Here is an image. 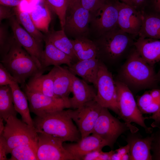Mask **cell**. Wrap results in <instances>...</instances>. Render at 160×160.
<instances>
[{"label": "cell", "mask_w": 160, "mask_h": 160, "mask_svg": "<svg viewBox=\"0 0 160 160\" xmlns=\"http://www.w3.org/2000/svg\"><path fill=\"white\" fill-rule=\"evenodd\" d=\"M96 89L94 100L102 107L111 110L119 117L115 80L105 64L99 60Z\"/></svg>", "instance_id": "cell-8"}, {"label": "cell", "mask_w": 160, "mask_h": 160, "mask_svg": "<svg viewBox=\"0 0 160 160\" xmlns=\"http://www.w3.org/2000/svg\"><path fill=\"white\" fill-rule=\"evenodd\" d=\"M38 148L31 145L20 146L13 149L10 153V160H38Z\"/></svg>", "instance_id": "cell-31"}, {"label": "cell", "mask_w": 160, "mask_h": 160, "mask_svg": "<svg viewBox=\"0 0 160 160\" xmlns=\"http://www.w3.org/2000/svg\"><path fill=\"white\" fill-rule=\"evenodd\" d=\"M22 0H0L1 5L9 7H18Z\"/></svg>", "instance_id": "cell-43"}, {"label": "cell", "mask_w": 160, "mask_h": 160, "mask_svg": "<svg viewBox=\"0 0 160 160\" xmlns=\"http://www.w3.org/2000/svg\"><path fill=\"white\" fill-rule=\"evenodd\" d=\"M15 9L16 18L19 23L38 43L42 44L45 36L36 27L29 13L22 10L18 7Z\"/></svg>", "instance_id": "cell-30"}, {"label": "cell", "mask_w": 160, "mask_h": 160, "mask_svg": "<svg viewBox=\"0 0 160 160\" xmlns=\"http://www.w3.org/2000/svg\"><path fill=\"white\" fill-rule=\"evenodd\" d=\"M129 146L127 144L124 146H121L114 151L111 160H130Z\"/></svg>", "instance_id": "cell-38"}, {"label": "cell", "mask_w": 160, "mask_h": 160, "mask_svg": "<svg viewBox=\"0 0 160 160\" xmlns=\"http://www.w3.org/2000/svg\"><path fill=\"white\" fill-rule=\"evenodd\" d=\"M49 72L53 78L55 94L64 100L68 108H70L69 95L71 92L72 73L67 67L60 65L54 66Z\"/></svg>", "instance_id": "cell-17"}, {"label": "cell", "mask_w": 160, "mask_h": 160, "mask_svg": "<svg viewBox=\"0 0 160 160\" xmlns=\"http://www.w3.org/2000/svg\"><path fill=\"white\" fill-rule=\"evenodd\" d=\"M154 4L156 9L160 12V0H154Z\"/></svg>", "instance_id": "cell-47"}, {"label": "cell", "mask_w": 160, "mask_h": 160, "mask_svg": "<svg viewBox=\"0 0 160 160\" xmlns=\"http://www.w3.org/2000/svg\"><path fill=\"white\" fill-rule=\"evenodd\" d=\"M7 141L2 135H0V160H6L7 153Z\"/></svg>", "instance_id": "cell-41"}, {"label": "cell", "mask_w": 160, "mask_h": 160, "mask_svg": "<svg viewBox=\"0 0 160 160\" xmlns=\"http://www.w3.org/2000/svg\"><path fill=\"white\" fill-rule=\"evenodd\" d=\"M46 34L44 40H47L51 42L71 57L75 63L79 60L75 55L71 40L68 38L64 30L55 31L52 29Z\"/></svg>", "instance_id": "cell-25"}, {"label": "cell", "mask_w": 160, "mask_h": 160, "mask_svg": "<svg viewBox=\"0 0 160 160\" xmlns=\"http://www.w3.org/2000/svg\"><path fill=\"white\" fill-rule=\"evenodd\" d=\"M50 10L57 16L62 29L64 30L66 12L68 6V0H43Z\"/></svg>", "instance_id": "cell-32"}, {"label": "cell", "mask_w": 160, "mask_h": 160, "mask_svg": "<svg viewBox=\"0 0 160 160\" xmlns=\"http://www.w3.org/2000/svg\"><path fill=\"white\" fill-rule=\"evenodd\" d=\"M51 10L45 3L37 5L29 14L36 27L40 31L46 33L49 32V28L51 20Z\"/></svg>", "instance_id": "cell-27"}, {"label": "cell", "mask_w": 160, "mask_h": 160, "mask_svg": "<svg viewBox=\"0 0 160 160\" xmlns=\"http://www.w3.org/2000/svg\"><path fill=\"white\" fill-rule=\"evenodd\" d=\"M90 12L80 4L67 10L64 30L75 39L86 37L89 32Z\"/></svg>", "instance_id": "cell-12"}, {"label": "cell", "mask_w": 160, "mask_h": 160, "mask_svg": "<svg viewBox=\"0 0 160 160\" xmlns=\"http://www.w3.org/2000/svg\"><path fill=\"white\" fill-rule=\"evenodd\" d=\"M117 79L137 89L154 87L159 82L153 66L142 58L134 46L120 69Z\"/></svg>", "instance_id": "cell-1"}, {"label": "cell", "mask_w": 160, "mask_h": 160, "mask_svg": "<svg viewBox=\"0 0 160 160\" xmlns=\"http://www.w3.org/2000/svg\"><path fill=\"white\" fill-rule=\"evenodd\" d=\"M23 91L29 103L30 112L36 116L68 108L65 102L61 98L51 97L24 90Z\"/></svg>", "instance_id": "cell-14"}, {"label": "cell", "mask_w": 160, "mask_h": 160, "mask_svg": "<svg viewBox=\"0 0 160 160\" xmlns=\"http://www.w3.org/2000/svg\"><path fill=\"white\" fill-rule=\"evenodd\" d=\"M154 128L157 129L151 133L152 160H160V123Z\"/></svg>", "instance_id": "cell-33"}, {"label": "cell", "mask_w": 160, "mask_h": 160, "mask_svg": "<svg viewBox=\"0 0 160 160\" xmlns=\"http://www.w3.org/2000/svg\"><path fill=\"white\" fill-rule=\"evenodd\" d=\"M90 14L91 28L97 37L119 27L118 10L116 2L113 4L107 1L100 8Z\"/></svg>", "instance_id": "cell-10"}, {"label": "cell", "mask_w": 160, "mask_h": 160, "mask_svg": "<svg viewBox=\"0 0 160 160\" xmlns=\"http://www.w3.org/2000/svg\"><path fill=\"white\" fill-rule=\"evenodd\" d=\"M5 121L6 124L2 135L7 143L8 154L20 146L30 145L38 148V134L34 127L16 116L11 115Z\"/></svg>", "instance_id": "cell-5"}, {"label": "cell", "mask_w": 160, "mask_h": 160, "mask_svg": "<svg viewBox=\"0 0 160 160\" xmlns=\"http://www.w3.org/2000/svg\"><path fill=\"white\" fill-rule=\"evenodd\" d=\"M133 6L136 7L139 6L143 4L145 0H129Z\"/></svg>", "instance_id": "cell-46"}, {"label": "cell", "mask_w": 160, "mask_h": 160, "mask_svg": "<svg viewBox=\"0 0 160 160\" xmlns=\"http://www.w3.org/2000/svg\"><path fill=\"white\" fill-rule=\"evenodd\" d=\"M121 1L124 3H125L127 4L130 5L132 6L133 5L131 2L129 0H119Z\"/></svg>", "instance_id": "cell-49"}, {"label": "cell", "mask_w": 160, "mask_h": 160, "mask_svg": "<svg viewBox=\"0 0 160 160\" xmlns=\"http://www.w3.org/2000/svg\"><path fill=\"white\" fill-rule=\"evenodd\" d=\"M139 37L160 39V16L144 14Z\"/></svg>", "instance_id": "cell-28"}, {"label": "cell", "mask_w": 160, "mask_h": 160, "mask_svg": "<svg viewBox=\"0 0 160 160\" xmlns=\"http://www.w3.org/2000/svg\"><path fill=\"white\" fill-rule=\"evenodd\" d=\"M33 120L37 133H43L59 137L65 142H77L81 139L80 132L74 124L68 110L36 116Z\"/></svg>", "instance_id": "cell-3"}, {"label": "cell", "mask_w": 160, "mask_h": 160, "mask_svg": "<svg viewBox=\"0 0 160 160\" xmlns=\"http://www.w3.org/2000/svg\"><path fill=\"white\" fill-rule=\"evenodd\" d=\"M17 112L13 102L12 91L9 85L0 87V117L4 121L11 115L16 116Z\"/></svg>", "instance_id": "cell-29"}, {"label": "cell", "mask_w": 160, "mask_h": 160, "mask_svg": "<svg viewBox=\"0 0 160 160\" xmlns=\"http://www.w3.org/2000/svg\"><path fill=\"white\" fill-rule=\"evenodd\" d=\"M72 76L71 92L73 96L69 97V101L70 108L75 109L86 103L94 100L97 90L93 85H89L84 80L79 79L72 73Z\"/></svg>", "instance_id": "cell-19"}, {"label": "cell", "mask_w": 160, "mask_h": 160, "mask_svg": "<svg viewBox=\"0 0 160 160\" xmlns=\"http://www.w3.org/2000/svg\"><path fill=\"white\" fill-rule=\"evenodd\" d=\"M68 6L67 10L71 9L81 4V0H68Z\"/></svg>", "instance_id": "cell-45"}, {"label": "cell", "mask_w": 160, "mask_h": 160, "mask_svg": "<svg viewBox=\"0 0 160 160\" xmlns=\"http://www.w3.org/2000/svg\"><path fill=\"white\" fill-rule=\"evenodd\" d=\"M99 60L94 58L78 61L67 68L75 75L81 77L87 83H92L96 89Z\"/></svg>", "instance_id": "cell-20"}, {"label": "cell", "mask_w": 160, "mask_h": 160, "mask_svg": "<svg viewBox=\"0 0 160 160\" xmlns=\"http://www.w3.org/2000/svg\"><path fill=\"white\" fill-rule=\"evenodd\" d=\"M4 120L3 118L0 117V135L2 134L5 127L3 123Z\"/></svg>", "instance_id": "cell-48"}, {"label": "cell", "mask_w": 160, "mask_h": 160, "mask_svg": "<svg viewBox=\"0 0 160 160\" xmlns=\"http://www.w3.org/2000/svg\"><path fill=\"white\" fill-rule=\"evenodd\" d=\"M148 119H152L153 121L151 124V126L153 128L155 127L160 123V107L159 110L156 112L153 113Z\"/></svg>", "instance_id": "cell-44"}, {"label": "cell", "mask_w": 160, "mask_h": 160, "mask_svg": "<svg viewBox=\"0 0 160 160\" xmlns=\"http://www.w3.org/2000/svg\"><path fill=\"white\" fill-rule=\"evenodd\" d=\"M102 108L94 100L77 109H68L70 116L78 127L81 139L92 133Z\"/></svg>", "instance_id": "cell-11"}, {"label": "cell", "mask_w": 160, "mask_h": 160, "mask_svg": "<svg viewBox=\"0 0 160 160\" xmlns=\"http://www.w3.org/2000/svg\"><path fill=\"white\" fill-rule=\"evenodd\" d=\"M64 148L78 160L87 154L95 150H102L107 143L98 136L92 134L77 142L63 143Z\"/></svg>", "instance_id": "cell-18"}, {"label": "cell", "mask_w": 160, "mask_h": 160, "mask_svg": "<svg viewBox=\"0 0 160 160\" xmlns=\"http://www.w3.org/2000/svg\"><path fill=\"white\" fill-rule=\"evenodd\" d=\"M37 155L39 160H78L63 147L62 139L38 132Z\"/></svg>", "instance_id": "cell-9"}, {"label": "cell", "mask_w": 160, "mask_h": 160, "mask_svg": "<svg viewBox=\"0 0 160 160\" xmlns=\"http://www.w3.org/2000/svg\"><path fill=\"white\" fill-rule=\"evenodd\" d=\"M0 62L22 87L27 79L43 73L46 70L42 68L13 36H12L9 50L0 57Z\"/></svg>", "instance_id": "cell-2"}, {"label": "cell", "mask_w": 160, "mask_h": 160, "mask_svg": "<svg viewBox=\"0 0 160 160\" xmlns=\"http://www.w3.org/2000/svg\"><path fill=\"white\" fill-rule=\"evenodd\" d=\"M15 82L16 81L14 78L1 63H0V86L9 85Z\"/></svg>", "instance_id": "cell-37"}, {"label": "cell", "mask_w": 160, "mask_h": 160, "mask_svg": "<svg viewBox=\"0 0 160 160\" xmlns=\"http://www.w3.org/2000/svg\"><path fill=\"white\" fill-rule=\"evenodd\" d=\"M157 77L158 81H160V68L158 72L157 73Z\"/></svg>", "instance_id": "cell-50"}, {"label": "cell", "mask_w": 160, "mask_h": 160, "mask_svg": "<svg viewBox=\"0 0 160 160\" xmlns=\"http://www.w3.org/2000/svg\"><path fill=\"white\" fill-rule=\"evenodd\" d=\"M115 81L119 117L126 123L133 122L137 124L143 128L146 133L151 134L153 128L147 127L145 122L148 117L143 116L129 87L119 80L116 79Z\"/></svg>", "instance_id": "cell-7"}, {"label": "cell", "mask_w": 160, "mask_h": 160, "mask_svg": "<svg viewBox=\"0 0 160 160\" xmlns=\"http://www.w3.org/2000/svg\"><path fill=\"white\" fill-rule=\"evenodd\" d=\"M12 37L9 36L7 27L0 23V57L5 54L9 49Z\"/></svg>", "instance_id": "cell-34"}, {"label": "cell", "mask_w": 160, "mask_h": 160, "mask_svg": "<svg viewBox=\"0 0 160 160\" xmlns=\"http://www.w3.org/2000/svg\"><path fill=\"white\" fill-rule=\"evenodd\" d=\"M116 3L118 10V24L124 32L131 35H138L143 23L144 13L135 7L122 2Z\"/></svg>", "instance_id": "cell-13"}, {"label": "cell", "mask_w": 160, "mask_h": 160, "mask_svg": "<svg viewBox=\"0 0 160 160\" xmlns=\"http://www.w3.org/2000/svg\"><path fill=\"white\" fill-rule=\"evenodd\" d=\"M9 85L12 90L13 102L16 110L21 115L23 121L34 127L33 120L30 114L28 100L25 93L21 89L18 83L16 82Z\"/></svg>", "instance_id": "cell-24"}, {"label": "cell", "mask_w": 160, "mask_h": 160, "mask_svg": "<svg viewBox=\"0 0 160 160\" xmlns=\"http://www.w3.org/2000/svg\"><path fill=\"white\" fill-rule=\"evenodd\" d=\"M11 7L1 5L0 6V22L3 20L9 19L15 16V9H12Z\"/></svg>", "instance_id": "cell-40"}, {"label": "cell", "mask_w": 160, "mask_h": 160, "mask_svg": "<svg viewBox=\"0 0 160 160\" xmlns=\"http://www.w3.org/2000/svg\"><path fill=\"white\" fill-rule=\"evenodd\" d=\"M45 48L41 58V65L42 68L47 70L50 65H60L66 64L70 66L75 63L70 56L61 51L49 41L44 39Z\"/></svg>", "instance_id": "cell-22"}, {"label": "cell", "mask_w": 160, "mask_h": 160, "mask_svg": "<svg viewBox=\"0 0 160 160\" xmlns=\"http://www.w3.org/2000/svg\"><path fill=\"white\" fill-rule=\"evenodd\" d=\"M114 151L103 152L102 150L93 151L84 156L81 159L83 160H111Z\"/></svg>", "instance_id": "cell-35"}, {"label": "cell", "mask_w": 160, "mask_h": 160, "mask_svg": "<svg viewBox=\"0 0 160 160\" xmlns=\"http://www.w3.org/2000/svg\"><path fill=\"white\" fill-rule=\"evenodd\" d=\"M134 46L137 52L148 63L154 66L160 61V39L139 37Z\"/></svg>", "instance_id": "cell-21"}, {"label": "cell", "mask_w": 160, "mask_h": 160, "mask_svg": "<svg viewBox=\"0 0 160 160\" xmlns=\"http://www.w3.org/2000/svg\"><path fill=\"white\" fill-rule=\"evenodd\" d=\"M38 74L29 78L28 83L22 87L23 90L54 98H59L54 93L53 79L50 73L47 74Z\"/></svg>", "instance_id": "cell-23"}, {"label": "cell", "mask_w": 160, "mask_h": 160, "mask_svg": "<svg viewBox=\"0 0 160 160\" xmlns=\"http://www.w3.org/2000/svg\"><path fill=\"white\" fill-rule=\"evenodd\" d=\"M139 130L131 123L121 122L113 116L108 108L103 107L92 134L99 136L107 143L108 146L113 148L121 134L128 131L135 132Z\"/></svg>", "instance_id": "cell-6"}, {"label": "cell", "mask_w": 160, "mask_h": 160, "mask_svg": "<svg viewBox=\"0 0 160 160\" xmlns=\"http://www.w3.org/2000/svg\"><path fill=\"white\" fill-rule=\"evenodd\" d=\"M131 36L118 27L97 37L94 41L96 57L104 63L117 62L129 54L133 47L135 41Z\"/></svg>", "instance_id": "cell-4"}, {"label": "cell", "mask_w": 160, "mask_h": 160, "mask_svg": "<svg viewBox=\"0 0 160 160\" xmlns=\"http://www.w3.org/2000/svg\"><path fill=\"white\" fill-rule=\"evenodd\" d=\"M107 0H81V4L90 12L94 11L103 6Z\"/></svg>", "instance_id": "cell-36"}, {"label": "cell", "mask_w": 160, "mask_h": 160, "mask_svg": "<svg viewBox=\"0 0 160 160\" xmlns=\"http://www.w3.org/2000/svg\"><path fill=\"white\" fill-rule=\"evenodd\" d=\"M153 101V100L150 92H147L138 97L137 100V105L141 112Z\"/></svg>", "instance_id": "cell-39"}, {"label": "cell", "mask_w": 160, "mask_h": 160, "mask_svg": "<svg viewBox=\"0 0 160 160\" xmlns=\"http://www.w3.org/2000/svg\"><path fill=\"white\" fill-rule=\"evenodd\" d=\"M160 107V103L155 101L141 111L142 113H154L157 112Z\"/></svg>", "instance_id": "cell-42"}, {"label": "cell", "mask_w": 160, "mask_h": 160, "mask_svg": "<svg viewBox=\"0 0 160 160\" xmlns=\"http://www.w3.org/2000/svg\"><path fill=\"white\" fill-rule=\"evenodd\" d=\"M75 55L79 60L96 58L97 52L96 45L87 37L71 40Z\"/></svg>", "instance_id": "cell-26"}, {"label": "cell", "mask_w": 160, "mask_h": 160, "mask_svg": "<svg viewBox=\"0 0 160 160\" xmlns=\"http://www.w3.org/2000/svg\"><path fill=\"white\" fill-rule=\"evenodd\" d=\"M125 140L129 146L130 160H152L151 136L144 137L138 131H129Z\"/></svg>", "instance_id": "cell-16"}, {"label": "cell", "mask_w": 160, "mask_h": 160, "mask_svg": "<svg viewBox=\"0 0 160 160\" xmlns=\"http://www.w3.org/2000/svg\"><path fill=\"white\" fill-rule=\"evenodd\" d=\"M9 20L15 39L41 67V61L43 51L42 44L21 26L15 16Z\"/></svg>", "instance_id": "cell-15"}]
</instances>
